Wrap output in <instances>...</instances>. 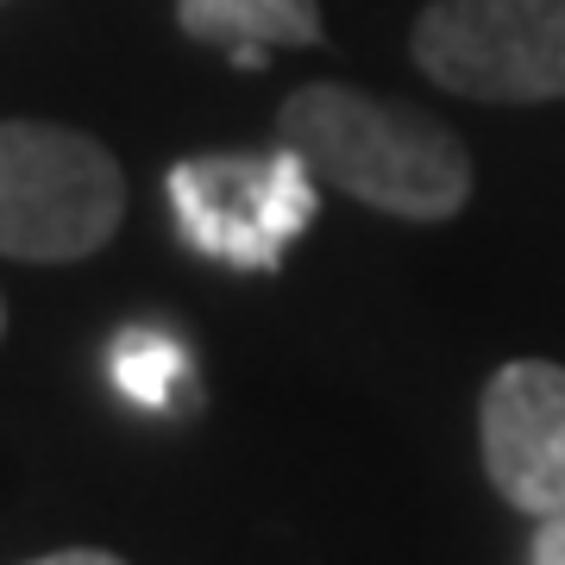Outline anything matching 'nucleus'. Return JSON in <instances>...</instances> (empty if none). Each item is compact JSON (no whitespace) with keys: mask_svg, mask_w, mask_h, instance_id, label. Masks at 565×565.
<instances>
[{"mask_svg":"<svg viewBox=\"0 0 565 565\" xmlns=\"http://www.w3.org/2000/svg\"><path fill=\"white\" fill-rule=\"evenodd\" d=\"M277 132L321 182L377 214L452 221L471 202V151L422 107L384 102L345 82H315L282 102Z\"/></svg>","mask_w":565,"mask_h":565,"instance_id":"nucleus-1","label":"nucleus"},{"mask_svg":"<svg viewBox=\"0 0 565 565\" xmlns=\"http://www.w3.org/2000/svg\"><path fill=\"white\" fill-rule=\"evenodd\" d=\"M32 565H126V559L95 553V546H70V553H44V559H32Z\"/></svg>","mask_w":565,"mask_h":565,"instance_id":"nucleus-9","label":"nucleus"},{"mask_svg":"<svg viewBox=\"0 0 565 565\" xmlns=\"http://www.w3.org/2000/svg\"><path fill=\"white\" fill-rule=\"evenodd\" d=\"M177 377H182L177 340H163V333H151V327H132V333L114 340V384H120L132 403L163 408L170 390H177Z\"/></svg>","mask_w":565,"mask_h":565,"instance_id":"nucleus-7","label":"nucleus"},{"mask_svg":"<svg viewBox=\"0 0 565 565\" xmlns=\"http://www.w3.org/2000/svg\"><path fill=\"white\" fill-rule=\"evenodd\" d=\"M415 63L465 102H559L565 0H434L415 20Z\"/></svg>","mask_w":565,"mask_h":565,"instance_id":"nucleus-3","label":"nucleus"},{"mask_svg":"<svg viewBox=\"0 0 565 565\" xmlns=\"http://www.w3.org/2000/svg\"><path fill=\"white\" fill-rule=\"evenodd\" d=\"M527 559H534V565H565V509H559V515H541Z\"/></svg>","mask_w":565,"mask_h":565,"instance_id":"nucleus-8","label":"nucleus"},{"mask_svg":"<svg viewBox=\"0 0 565 565\" xmlns=\"http://www.w3.org/2000/svg\"><path fill=\"white\" fill-rule=\"evenodd\" d=\"M170 202L202 252L239 270H270L282 239L315 214V170L289 145L277 158H189L170 170Z\"/></svg>","mask_w":565,"mask_h":565,"instance_id":"nucleus-4","label":"nucleus"},{"mask_svg":"<svg viewBox=\"0 0 565 565\" xmlns=\"http://www.w3.org/2000/svg\"><path fill=\"white\" fill-rule=\"evenodd\" d=\"M126 214L120 163L102 139L51 120H0V258H95Z\"/></svg>","mask_w":565,"mask_h":565,"instance_id":"nucleus-2","label":"nucleus"},{"mask_svg":"<svg viewBox=\"0 0 565 565\" xmlns=\"http://www.w3.org/2000/svg\"><path fill=\"white\" fill-rule=\"evenodd\" d=\"M0 333H7V302H0Z\"/></svg>","mask_w":565,"mask_h":565,"instance_id":"nucleus-10","label":"nucleus"},{"mask_svg":"<svg viewBox=\"0 0 565 565\" xmlns=\"http://www.w3.org/2000/svg\"><path fill=\"white\" fill-rule=\"evenodd\" d=\"M177 25L195 44H214L239 70H258L277 44H321L315 0H177Z\"/></svg>","mask_w":565,"mask_h":565,"instance_id":"nucleus-6","label":"nucleus"},{"mask_svg":"<svg viewBox=\"0 0 565 565\" xmlns=\"http://www.w3.org/2000/svg\"><path fill=\"white\" fill-rule=\"evenodd\" d=\"M478 440L497 497L522 515L565 509V364L515 359L484 384Z\"/></svg>","mask_w":565,"mask_h":565,"instance_id":"nucleus-5","label":"nucleus"}]
</instances>
